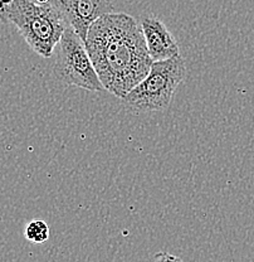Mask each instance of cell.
<instances>
[{
  "mask_svg": "<svg viewBox=\"0 0 254 262\" xmlns=\"http://www.w3.org/2000/svg\"><path fill=\"white\" fill-rule=\"evenodd\" d=\"M84 43L105 90L120 100L149 75L152 61L133 16L114 12L101 16Z\"/></svg>",
  "mask_w": 254,
  "mask_h": 262,
  "instance_id": "obj_1",
  "label": "cell"
},
{
  "mask_svg": "<svg viewBox=\"0 0 254 262\" xmlns=\"http://www.w3.org/2000/svg\"><path fill=\"white\" fill-rule=\"evenodd\" d=\"M0 21L13 26L27 45L43 58H51L67 28L52 3L9 0L0 7Z\"/></svg>",
  "mask_w": 254,
  "mask_h": 262,
  "instance_id": "obj_2",
  "label": "cell"
},
{
  "mask_svg": "<svg viewBox=\"0 0 254 262\" xmlns=\"http://www.w3.org/2000/svg\"><path fill=\"white\" fill-rule=\"evenodd\" d=\"M185 76L187 64L180 54L168 61L152 62L149 75L121 101L135 114L164 111L170 106L175 91Z\"/></svg>",
  "mask_w": 254,
  "mask_h": 262,
  "instance_id": "obj_3",
  "label": "cell"
},
{
  "mask_svg": "<svg viewBox=\"0 0 254 262\" xmlns=\"http://www.w3.org/2000/svg\"><path fill=\"white\" fill-rule=\"evenodd\" d=\"M53 73L59 81L70 86L92 92L106 91L89 58L86 43L68 26L58 43Z\"/></svg>",
  "mask_w": 254,
  "mask_h": 262,
  "instance_id": "obj_4",
  "label": "cell"
},
{
  "mask_svg": "<svg viewBox=\"0 0 254 262\" xmlns=\"http://www.w3.org/2000/svg\"><path fill=\"white\" fill-rule=\"evenodd\" d=\"M68 27L86 42L89 27L101 16L113 13L111 0H52Z\"/></svg>",
  "mask_w": 254,
  "mask_h": 262,
  "instance_id": "obj_5",
  "label": "cell"
},
{
  "mask_svg": "<svg viewBox=\"0 0 254 262\" xmlns=\"http://www.w3.org/2000/svg\"><path fill=\"white\" fill-rule=\"evenodd\" d=\"M141 29L147 53L152 62H163L179 56V46L174 35L156 16H146L141 21Z\"/></svg>",
  "mask_w": 254,
  "mask_h": 262,
  "instance_id": "obj_6",
  "label": "cell"
},
{
  "mask_svg": "<svg viewBox=\"0 0 254 262\" xmlns=\"http://www.w3.org/2000/svg\"><path fill=\"white\" fill-rule=\"evenodd\" d=\"M24 236L32 244H43L49 238V227L44 221H32L26 227Z\"/></svg>",
  "mask_w": 254,
  "mask_h": 262,
  "instance_id": "obj_7",
  "label": "cell"
},
{
  "mask_svg": "<svg viewBox=\"0 0 254 262\" xmlns=\"http://www.w3.org/2000/svg\"><path fill=\"white\" fill-rule=\"evenodd\" d=\"M151 262H184V261L180 260V258L176 257V256L171 255V253L160 252L154 256V258H152Z\"/></svg>",
  "mask_w": 254,
  "mask_h": 262,
  "instance_id": "obj_8",
  "label": "cell"
}]
</instances>
